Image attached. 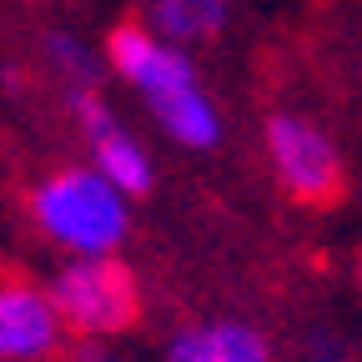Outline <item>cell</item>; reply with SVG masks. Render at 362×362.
<instances>
[{"label":"cell","instance_id":"7a4b0ae2","mask_svg":"<svg viewBox=\"0 0 362 362\" xmlns=\"http://www.w3.org/2000/svg\"><path fill=\"white\" fill-rule=\"evenodd\" d=\"M45 292H51L66 332L86 342L116 337L141 317V287H136V272L121 257H71Z\"/></svg>","mask_w":362,"mask_h":362},{"label":"cell","instance_id":"6da1fadb","mask_svg":"<svg viewBox=\"0 0 362 362\" xmlns=\"http://www.w3.org/2000/svg\"><path fill=\"white\" fill-rule=\"evenodd\" d=\"M30 211L40 232L71 257H116L131 232V197L96 166H61L35 187Z\"/></svg>","mask_w":362,"mask_h":362},{"label":"cell","instance_id":"8fae6325","mask_svg":"<svg viewBox=\"0 0 362 362\" xmlns=\"http://www.w3.org/2000/svg\"><path fill=\"white\" fill-rule=\"evenodd\" d=\"M307 357H312V362H347V347H342V337H332V332L317 327V332L307 337Z\"/></svg>","mask_w":362,"mask_h":362},{"label":"cell","instance_id":"8992f818","mask_svg":"<svg viewBox=\"0 0 362 362\" xmlns=\"http://www.w3.org/2000/svg\"><path fill=\"white\" fill-rule=\"evenodd\" d=\"M61 312L51 292L21 277H0V362H40L61 347Z\"/></svg>","mask_w":362,"mask_h":362},{"label":"cell","instance_id":"52a82bcc","mask_svg":"<svg viewBox=\"0 0 362 362\" xmlns=\"http://www.w3.org/2000/svg\"><path fill=\"white\" fill-rule=\"evenodd\" d=\"M166 362H272V347L247 322H206L176 332Z\"/></svg>","mask_w":362,"mask_h":362},{"label":"cell","instance_id":"7c38bea8","mask_svg":"<svg viewBox=\"0 0 362 362\" xmlns=\"http://www.w3.org/2000/svg\"><path fill=\"white\" fill-rule=\"evenodd\" d=\"M71 362H106V352H101L96 342H81V347L71 352Z\"/></svg>","mask_w":362,"mask_h":362},{"label":"cell","instance_id":"5b68a950","mask_svg":"<svg viewBox=\"0 0 362 362\" xmlns=\"http://www.w3.org/2000/svg\"><path fill=\"white\" fill-rule=\"evenodd\" d=\"M106 61L111 71L141 90V101H156V96H171V90H187V86H202L197 81V66L187 61V51L171 40H161L151 25H116L106 35Z\"/></svg>","mask_w":362,"mask_h":362},{"label":"cell","instance_id":"ba28073f","mask_svg":"<svg viewBox=\"0 0 362 362\" xmlns=\"http://www.w3.org/2000/svg\"><path fill=\"white\" fill-rule=\"evenodd\" d=\"M146 111L156 116V126L171 136L176 146L211 151V146L221 141V111H216V101L206 96L202 86L171 90V96H156V101H146Z\"/></svg>","mask_w":362,"mask_h":362},{"label":"cell","instance_id":"277c9868","mask_svg":"<svg viewBox=\"0 0 362 362\" xmlns=\"http://www.w3.org/2000/svg\"><path fill=\"white\" fill-rule=\"evenodd\" d=\"M71 111H76V121H81V136H86V146H90L96 171H101L106 181H116L126 197H146V192L156 187L151 156H146V146L116 121V111L101 101V90H71Z\"/></svg>","mask_w":362,"mask_h":362},{"label":"cell","instance_id":"30bf717a","mask_svg":"<svg viewBox=\"0 0 362 362\" xmlns=\"http://www.w3.org/2000/svg\"><path fill=\"white\" fill-rule=\"evenodd\" d=\"M45 56H51V66H56L76 90H96V81H101V61L90 56L76 35H66V30L45 35Z\"/></svg>","mask_w":362,"mask_h":362},{"label":"cell","instance_id":"9c48e42d","mask_svg":"<svg viewBox=\"0 0 362 362\" xmlns=\"http://www.w3.org/2000/svg\"><path fill=\"white\" fill-rule=\"evenodd\" d=\"M151 30L171 45L211 40L226 30V0H151Z\"/></svg>","mask_w":362,"mask_h":362},{"label":"cell","instance_id":"3957f363","mask_svg":"<svg viewBox=\"0 0 362 362\" xmlns=\"http://www.w3.org/2000/svg\"><path fill=\"white\" fill-rule=\"evenodd\" d=\"M267 161L277 171L282 192L302 206H337L347 192V171L337 141L297 111H272L267 116Z\"/></svg>","mask_w":362,"mask_h":362},{"label":"cell","instance_id":"4fadbf2b","mask_svg":"<svg viewBox=\"0 0 362 362\" xmlns=\"http://www.w3.org/2000/svg\"><path fill=\"white\" fill-rule=\"evenodd\" d=\"M357 282H362V262H357Z\"/></svg>","mask_w":362,"mask_h":362}]
</instances>
